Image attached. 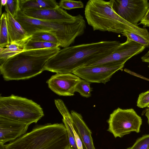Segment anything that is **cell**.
I'll return each instance as SVG.
<instances>
[{"instance_id": "cell-9", "label": "cell", "mask_w": 149, "mask_h": 149, "mask_svg": "<svg viewBox=\"0 0 149 149\" xmlns=\"http://www.w3.org/2000/svg\"><path fill=\"white\" fill-rule=\"evenodd\" d=\"M124 65V64L116 63L84 67L74 70L72 73L91 83L105 84L116 72L123 70Z\"/></svg>"}, {"instance_id": "cell-8", "label": "cell", "mask_w": 149, "mask_h": 149, "mask_svg": "<svg viewBox=\"0 0 149 149\" xmlns=\"http://www.w3.org/2000/svg\"><path fill=\"white\" fill-rule=\"evenodd\" d=\"M112 8L118 15L131 24L138 26L144 16L149 3L147 0H111Z\"/></svg>"}, {"instance_id": "cell-27", "label": "cell", "mask_w": 149, "mask_h": 149, "mask_svg": "<svg viewBox=\"0 0 149 149\" xmlns=\"http://www.w3.org/2000/svg\"><path fill=\"white\" fill-rule=\"evenodd\" d=\"M137 106L140 108L149 107V90L139 95L137 102Z\"/></svg>"}, {"instance_id": "cell-17", "label": "cell", "mask_w": 149, "mask_h": 149, "mask_svg": "<svg viewBox=\"0 0 149 149\" xmlns=\"http://www.w3.org/2000/svg\"><path fill=\"white\" fill-rule=\"evenodd\" d=\"M19 6L22 11L26 9L54 8L59 6L55 0H19Z\"/></svg>"}, {"instance_id": "cell-33", "label": "cell", "mask_w": 149, "mask_h": 149, "mask_svg": "<svg viewBox=\"0 0 149 149\" xmlns=\"http://www.w3.org/2000/svg\"><path fill=\"white\" fill-rule=\"evenodd\" d=\"M66 149H72L69 146Z\"/></svg>"}, {"instance_id": "cell-14", "label": "cell", "mask_w": 149, "mask_h": 149, "mask_svg": "<svg viewBox=\"0 0 149 149\" xmlns=\"http://www.w3.org/2000/svg\"><path fill=\"white\" fill-rule=\"evenodd\" d=\"M7 22L10 44L15 43L23 49L25 43L30 40V36L21 25L10 14L6 7Z\"/></svg>"}, {"instance_id": "cell-16", "label": "cell", "mask_w": 149, "mask_h": 149, "mask_svg": "<svg viewBox=\"0 0 149 149\" xmlns=\"http://www.w3.org/2000/svg\"><path fill=\"white\" fill-rule=\"evenodd\" d=\"M54 102L57 109L63 116V122L67 130L69 146L72 149H78L72 129L73 123L71 113L62 100H55Z\"/></svg>"}, {"instance_id": "cell-12", "label": "cell", "mask_w": 149, "mask_h": 149, "mask_svg": "<svg viewBox=\"0 0 149 149\" xmlns=\"http://www.w3.org/2000/svg\"><path fill=\"white\" fill-rule=\"evenodd\" d=\"M29 125L0 117V144L13 141L25 134Z\"/></svg>"}, {"instance_id": "cell-29", "label": "cell", "mask_w": 149, "mask_h": 149, "mask_svg": "<svg viewBox=\"0 0 149 149\" xmlns=\"http://www.w3.org/2000/svg\"><path fill=\"white\" fill-rule=\"evenodd\" d=\"M143 62L148 64V67H149V50L148 52L141 58Z\"/></svg>"}, {"instance_id": "cell-21", "label": "cell", "mask_w": 149, "mask_h": 149, "mask_svg": "<svg viewBox=\"0 0 149 149\" xmlns=\"http://www.w3.org/2000/svg\"><path fill=\"white\" fill-rule=\"evenodd\" d=\"M30 40L57 43L59 42L56 37L53 34L44 31H38L33 33L31 36Z\"/></svg>"}, {"instance_id": "cell-20", "label": "cell", "mask_w": 149, "mask_h": 149, "mask_svg": "<svg viewBox=\"0 0 149 149\" xmlns=\"http://www.w3.org/2000/svg\"><path fill=\"white\" fill-rule=\"evenodd\" d=\"M57 43L40 41L28 40L23 47V51L59 47Z\"/></svg>"}, {"instance_id": "cell-15", "label": "cell", "mask_w": 149, "mask_h": 149, "mask_svg": "<svg viewBox=\"0 0 149 149\" xmlns=\"http://www.w3.org/2000/svg\"><path fill=\"white\" fill-rule=\"evenodd\" d=\"M73 124L77 130L86 149H96L91 136L92 132L84 120L81 115L76 111H71Z\"/></svg>"}, {"instance_id": "cell-23", "label": "cell", "mask_w": 149, "mask_h": 149, "mask_svg": "<svg viewBox=\"0 0 149 149\" xmlns=\"http://www.w3.org/2000/svg\"><path fill=\"white\" fill-rule=\"evenodd\" d=\"M59 5L62 9L68 10L81 8L84 7L83 3L81 1L61 0L60 1Z\"/></svg>"}, {"instance_id": "cell-10", "label": "cell", "mask_w": 149, "mask_h": 149, "mask_svg": "<svg viewBox=\"0 0 149 149\" xmlns=\"http://www.w3.org/2000/svg\"><path fill=\"white\" fill-rule=\"evenodd\" d=\"M145 48L138 43L127 38L125 42L120 43L111 54L87 66L116 63L125 64L129 59L142 52Z\"/></svg>"}, {"instance_id": "cell-30", "label": "cell", "mask_w": 149, "mask_h": 149, "mask_svg": "<svg viewBox=\"0 0 149 149\" xmlns=\"http://www.w3.org/2000/svg\"><path fill=\"white\" fill-rule=\"evenodd\" d=\"M145 115L148 118V123L149 125V108L147 109L145 113Z\"/></svg>"}, {"instance_id": "cell-32", "label": "cell", "mask_w": 149, "mask_h": 149, "mask_svg": "<svg viewBox=\"0 0 149 149\" xmlns=\"http://www.w3.org/2000/svg\"><path fill=\"white\" fill-rule=\"evenodd\" d=\"M0 149H5V144H0Z\"/></svg>"}, {"instance_id": "cell-25", "label": "cell", "mask_w": 149, "mask_h": 149, "mask_svg": "<svg viewBox=\"0 0 149 149\" xmlns=\"http://www.w3.org/2000/svg\"><path fill=\"white\" fill-rule=\"evenodd\" d=\"M121 34L123 36L126 37L127 38L138 43L145 48L149 47V42L143 38L138 35L128 31H125Z\"/></svg>"}, {"instance_id": "cell-19", "label": "cell", "mask_w": 149, "mask_h": 149, "mask_svg": "<svg viewBox=\"0 0 149 149\" xmlns=\"http://www.w3.org/2000/svg\"><path fill=\"white\" fill-rule=\"evenodd\" d=\"M23 51L18 45L12 43L0 52V63L2 64L9 58Z\"/></svg>"}, {"instance_id": "cell-7", "label": "cell", "mask_w": 149, "mask_h": 149, "mask_svg": "<svg viewBox=\"0 0 149 149\" xmlns=\"http://www.w3.org/2000/svg\"><path fill=\"white\" fill-rule=\"evenodd\" d=\"M107 131L116 138L122 137L132 132L139 133L142 119L132 109H123L118 108L110 114L107 120Z\"/></svg>"}, {"instance_id": "cell-26", "label": "cell", "mask_w": 149, "mask_h": 149, "mask_svg": "<svg viewBox=\"0 0 149 149\" xmlns=\"http://www.w3.org/2000/svg\"><path fill=\"white\" fill-rule=\"evenodd\" d=\"M5 6L11 15L15 18L18 11L20 10L19 0H7L6 4Z\"/></svg>"}, {"instance_id": "cell-1", "label": "cell", "mask_w": 149, "mask_h": 149, "mask_svg": "<svg viewBox=\"0 0 149 149\" xmlns=\"http://www.w3.org/2000/svg\"><path fill=\"white\" fill-rule=\"evenodd\" d=\"M120 44L117 41H105L63 48L46 62L44 70L56 73H72L107 56Z\"/></svg>"}, {"instance_id": "cell-31", "label": "cell", "mask_w": 149, "mask_h": 149, "mask_svg": "<svg viewBox=\"0 0 149 149\" xmlns=\"http://www.w3.org/2000/svg\"><path fill=\"white\" fill-rule=\"evenodd\" d=\"M7 0H1V4L2 6H5L7 3Z\"/></svg>"}, {"instance_id": "cell-3", "label": "cell", "mask_w": 149, "mask_h": 149, "mask_svg": "<svg viewBox=\"0 0 149 149\" xmlns=\"http://www.w3.org/2000/svg\"><path fill=\"white\" fill-rule=\"evenodd\" d=\"M60 49L58 47L23 51L0 65L1 74L7 81L31 78L44 71L46 62Z\"/></svg>"}, {"instance_id": "cell-28", "label": "cell", "mask_w": 149, "mask_h": 149, "mask_svg": "<svg viewBox=\"0 0 149 149\" xmlns=\"http://www.w3.org/2000/svg\"><path fill=\"white\" fill-rule=\"evenodd\" d=\"M140 24L143 25L144 27H149V4L147 12Z\"/></svg>"}, {"instance_id": "cell-18", "label": "cell", "mask_w": 149, "mask_h": 149, "mask_svg": "<svg viewBox=\"0 0 149 149\" xmlns=\"http://www.w3.org/2000/svg\"><path fill=\"white\" fill-rule=\"evenodd\" d=\"M10 44L7 22V15L6 13L4 12L2 14L0 19V47H6Z\"/></svg>"}, {"instance_id": "cell-22", "label": "cell", "mask_w": 149, "mask_h": 149, "mask_svg": "<svg viewBox=\"0 0 149 149\" xmlns=\"http://www.w3.org/2000/svg\"><path fill=\"white\" fill-rule=\"evenodd\" d=\"M89 81L81 79L77 84L75 88V92H78L82 96L86 98L91 96L92 88L90 86Z\"/></svg>"}, {"instance_id": "cell-24", "label": "cell", "mask_w": 149, "mask_h": 149, "mask_svg": "<svg viewBox=\"0 0 149 149\" xmlns=\"http://www.w3.org/2000/svg\"><path fill=\"white\" fill-rule=\"evenodd\" d=\"M126 149H149V134L138 138L132 146Z\"/></svg>"}, {"instance_id": "cell-5", "label": "cell", "mask_w": 149, "mask_h": 149, "mask_svg": "<svg viewBox=\"0 0 149 149\" xmlns=\"http://www.w3.org/2000/svg\"><path fill=\"white\" fill-rule=\"evenodd\" d=\"M69 146L67 129L62 123L38 126L5 144V149H66Z\"/></svg>"}, {"instance_id": "cell-4", "label": "cell", "mask_w": 149, "mask_h": 149, "mask_svg": "<svg viewBox=\"0 0 149 149\" xmlns=\"http://www.w3.org/2000/svg\"><path fill=\"white\" fill-rule=\"evenodd\" d=\"M15 18L29 36L38 31L48 32L56 37L60 46L63 48L73 43L77 37L84 33L86 28L84 17L80 14L66 21H47L30 17L19 10Z\"/></svg>"}, {"instance_id": "cell-2", "label": "cell", "mask_w": 149, "mask_h": 149, "mask_svg": "<svg viewBox=\"0 0 149 149\" xmlns=\"http://www.w3.org/2000/svg\"><path fill=\"white\" fill-rule=\"evenodd\" d=\"M84 15L93 31L121 34L128 31L139 36L149 43L147 29L132 25L118 15L112 8L111 0H89L85 7Z\"/></svg>"}, {"instance_id": "cell-13", "label": "cell", "mask_w": 149, "mask_h": 149, "mask_svg": "<svg viewBox=\"0 0 149 149\" xmlns=\"http://www.w3.org/2000/svg\"><path fill=\"white\" fill-rule=\"evenodd\" d=\"M22 11L30 17L44 20L66 21L71 19L74 17L59 6L54 8L26 9Z\"/></svg>"}, {"instance_id": "cell-11", "label": "cell", "mask_w": 149, "mask_h": 149, "mask_svg": "<svg viewBox=\"0 0 149 149\" xmlns=\"http://www.w3.org/2000/svg\"><path fill=\"white\" fill-rule=\"evenodd\" d=\"M81 78L72 73H56L52 75L47 83L49 88L59 95H74L76 86Z\"/></svg>"}, {"instance_id": "cell-6", "label": "cell", "mask_w": 149, "mask_h": 149, "mask_svg": "<svg viewBox=\"0 0 149 149\" xmlns=\"http://www.w3.org/2000/svg\"><path fill=\"white\" fill-rule=\"evenodd\" d=\"M44 116L40 105L31 100L13 95L0 97V117L30 125Z\"/></svg>"}]
</instances>
